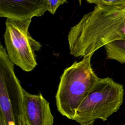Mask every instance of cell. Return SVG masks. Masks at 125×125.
Segmentation results:
<instances>
[{
  "mask_svg": "<svg viewBox=\"0 0 125 125\" xmlns=\"http://www.w3.org/2000/svg\"><path fill=\"white\" fill-rule=\"evenodd\" d=\"M5 48L0 44V115L6 125H26L23 90Z\"/></svg>",
  "mask_w": 125,
  "mask_h": 125,
  "instance_id": "obj_4",
  "label": "cell"
},
{
  "mask_svg": "<svg viewBox=\"0 0 125 125\" xmlns=\"http://www.w3.org/2000/svg\"><path fill=\"white\" fill-rule=\"evenodd\" d=\"M23 109L28 125H53L54 117L49 103L41 93L32 94L23 90Z\"/></svg>",
  "mask_w": 125,
  "mask_h": 125,
  "instance_id": "obj_7",
  "label": "cell"
},
{
  "mask_svg": "<svg viewBox=\"0 0 125 125\" xmlns=\"http://www.w3.org/2000/svg\"><path fill=\"white\" fill-rule=\"evenodd\" d=\"M47 11V0H0V16L17 20H31Z\"/></svg>",
  "mask_w": 125,
  "mask_h": 125,
  "instance_id": "obj_6",
  "label": "cell"
},
{
  "mask_svg": "<svg viewBox=\"0 0 125 125\" xmlns=\"http://www.w3.org/2000/svg\"><path fill=\"white\" fill-rule=\"evenodd\" d=\"M120 40H125V2L96 5L70 28L67 36L70 55L80 58Z\"/></svg>",
  "mask_w": 125,
  "mask_h": 125,
  "instance_id": "obj_1",
  "label": "cell"
},
{
  "mask_svg": "<svg viewBox=\"0 0 125 125\" xmlns=\"http://www.w3.org/2000/svg\"><path fill=\"white\" fill-rule=\"evenodd\" d=\"M94 121H92V122H91L89 123H87V124H83V125H93L94 124Z\"/></svg>",
  "mask_w": 125,
  "mask_h": 125,
  "instance_id": "obj_12",
  "label": "cell"
},
{
  "mask_svg": "<svg viewBox=\"0 0 125 125\" xmlns=\"http://www.w3.org/2000/svg\"><path fill=\"white\" fill-rule=\"evenodd\" d=\"M124 95L122 84L110 77L100 78L78 107L73 120L81 125L97 119L107 120L119 109Z\"/></svg>",
  "mask_w": 125,
  "mask_h": 125,
  "instance_id": "obj_3",
  "label": "cell"
},
{
  "mask_svg": "<svg viewBox=\"0 0 125 125\" xmlns=\"http://www.w3.org/2000/svg\"><path fill=\"white\" fill-rule=\"evenodd\" d=\"M0 125H6L2 117L0 115Z\"/></svg>",
  "mask_w": 125,
  "mask_h": 125,
  "instance_id": "obj_11",
  "label": "cell"
},
{
  "mask_svg": "<svg viewBox=\"0 0 125 125\" xmlns=\"http://www.w3.org/2000/svg\"><path fill=\"white\" fill-rule=\"evenodd\" d=\"M86 1L96 5L115 6L125 2V0H87Z\"/></svg>",
  "mask_w": 125,
  "mask_h": 125,
  "instance_id": "obj_9",
  "label": "cell"
},
{
  "mask_svg": "<svg viewBox=\"0 0 125 125\" xmlns=\"http://www.w3.org/2000/svg\"><path fill=\"white\" fill-rule=\"evenodd\" d=\"M107 59L115 60L120 63H125V40L110 42L104 46Z\"/></svg>",
  "mask_w": 125,
  "mask_h": 125,
  "instance_id": "obj_8",
  "label": "cell"
},
{
  "mask_svg": "<svg viewBox=\"0 0 125 125\" xmlns=\"http://www.w3.org/2000/svg\"><path fill=\"white\" fill-rule=\"evenodd\" d=\"M66 0H47V11L52 15L55 14L57 9L61 5L67 2Z\"/></svg>",
  "mask_w": 125,
  "mask_h": 125,
  "instance_id": "obj_10",
  "label": "cell"
},
{
  "mask_svg": "<svg viewBox=\"0 0 125 125\" xmlns=\"http://www.w3.org/2000/svg\"></svg>",
  "mask_w": 125,
  "mask_h": 125,
  "instance_id": "obj_14",
  "label": "cell"
},
{
  "mask_svg": "<svg viewBox=\"0 0 125 125\" xmlns=\"http://www.w3.org/2000/svg\"><path fill=\"white\" fill-rule=\"evenodd\" d=\"M26 125H28V124H27V123H26Z\"/></svg>",
  "mask_w": 125,
  "mask_h": 125,
  "instance_id": "obj_13",
  "label": "cell"
},
{
  "mask_svg": "<svg viewBox=\"0 0 125 125\" xmlns=\"http://www.w3.org/2000/svg\"><path fill=\"white\" fill-rule=\"evenodd\" d=\"M94 54L75 61L62 74L55 98L58 111L73 120L78 107L98 82L99 77L93 69L91 60Z\"/></svg>",
  "mask_w": 125,
  "mask_h": 125,
  "instance_id": "obj_2",
  "label": "cell"
},
{
  "mask_svg": "<svg viewBox=\"0 0 125 125\" xmlns=\"http://www.w3.org/2000/svg\"><path fill=\"white\" fill-rule=\"evenodd\" d=\"M31 20L6 19L3 37L5 49L10 61L25 72L33 70L37 65L36 51L42 44L29 32Z\"/></svg>",
  "mask_w": 125,
  "mask_h": 125,
  "instance_id": "obj_5",
  "label": "cell"
}]
</instances>
